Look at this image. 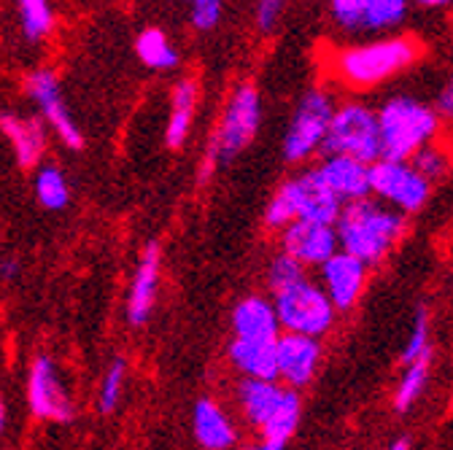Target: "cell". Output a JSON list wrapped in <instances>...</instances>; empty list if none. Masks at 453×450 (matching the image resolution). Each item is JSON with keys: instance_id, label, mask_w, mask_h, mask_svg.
I'll return each instance as SVG.
<instances>
[{"instance_id": "cell-1", "label": "cell", "mask_w": 453, "mask_h": 450, "mask_svg": "<svg viewBox=\"0 0 453 450\" xmlns=\"http://www.w3.org/2000/svg\"><path fill=\"white\" fill-rule=\"evenodd\" d=\"M405 230V216L372 197L346 202L334 221L337 248L367 267L380 264L403 240Z\"/></svg>"}, {"instance_id": "cell-2", "label": "cell", "mask_w": 453, "mask_h": 450, "mask_svg": "<svg viewBox=\"0 0 453 450\" xmlns=\"http://www.w3.org/2000/svg\"><path fill=\"white\" fill-rule=\"evenodd\" d=\"M416 60H418V43L405 35H391V38H378L343 49L332 65L343 84L354 89H370L394 79L396 73L408 71Z\"/></svg>"}, {"instance_id": "cell-3", "label": "cell", "mask_w": 453, "mask_h": 450, "mask_svg": "<svg viewBox=\"0 0 453 450\" xmlns=\"http://www.w3.org/2000/svg\"><path fill=\"white\" fill-rule=\"evenodd\" d=\"M378 135H380V159L411 162V156L429 146L440 133V119L434 111L408 95L388 97L378 111Z\"/></svg>"}, {"instance_id": "cell-4", "label": "cell", "mask_w": 453, "mask_h": 450, "mask_svg": "<svg viewBox=\"0 0 453 450\" xmlns=\"http://www.w3.org/2000/svg\"><path fill=\"white\" fill-rule=\"evenodd\" d=\"M259 125H262V100L257 87L238 84L230 100H226L219 127L205 149L200 181H208L213 171H219V164H230L233 159H238L257 138Z\"/></svg>"}, {"instance_id": "cell-5", "label": "cell", "mask_w": 453, "mask_h": 450, "mask_svg": "<svg viewBox=\"0 0 453 450\" xmlns=\"http://www.w3.org/2000/svg\"><path fill=\"white\" fill-rule=\"evenodd\" d=\"M324 156H354L365 164L380 159L378 117L365 103L334 105L332 119L321 143Z\"/></svg>"}, {"instance_id": "cell-6", "label": "cell", "mask_w": 453, "mask_h": 450, "mask_svg": "<svg viewBox=\"0 0 453 450\" xmlns=\"http://www.w3.org/2000/svg\"><path fill=\"white\" fill-rule=\"evenodd\" d=\"M273 308L278 326L289 334H303L321 340L332 329L337 310L332 308L326 292L313 284V280H300V284L273 294Z\"/></svg>"}, {"instance_id": "cell-7", "label": "cell", "mask_w": 453, "mask_h": 450, "mask_svg": "<svg viewBox=\"0 0 453 450\" xmlns=\"http://www.w3.org/2000/svg\"><path fill=\"white\" fill-rule=\"evenodd\" d=\"M332 111H334V103H332L329 92L308 89L300 97L295 114H292V122H289V130L283 135V146H280L283 159L292 164H300V162L311 159L316 151H321Z\"/></svg>"}, {"instance_id": "cell-8", "label": "cell", "mask_w": 453, "mask_h": 450, "mask_svg": "<svg viewBox=\"0 0 453 450\" xmlns=\"http://www.w3.org/2000/svg\"><path fill=\"white\" fill-rule=\"evenodd\" d=\"M429 192L432 184L413 171L411 162L378 159L370 164V194L396 213H418L426 205Z\"/></svg>"}, {"instance_id": "cell-9", "label": "cell", "mask_w": 453, "mask_h": 450, "mask_svg": "<svg viewBox=\"0 0 453 450\" xmlns=\"http://www.w3.org/2000/svg\"><path fill=\"white\" fill-rule=\"evenodd\" d=\"M411 0H329L332 22L351 35H372L400 27Z\"/></svg>"}, {"instance_id": "cell-10", "label": "cell", "mask_w": 453, "mask_h": 450, "mask_svg": "<svg viewBox=\"0 0 453 450\" xmlns=\"http://www.w3.org/2000/svg\"><path fill=\"white\" fill-rule=\"evenodd\" d=\"M25 92L41 108L43 119L51 125L57 138H60L68 149L81 151L84 149V135H81L79 125L73 122L71 111H68V105L63 100L60 81H57L54 71H49V68L30 71L27 79H25Z\"/></svg>"}, {"instance_id": "cell-11", "label": "cell", "mask_w": 453, "mask_h": 450, "mask_svg": "<svg viewBox=\"0 0 453 450\" xmlns=\"http://www.w3.org/2000/svg\"><path fill=\"white\" fill-rule=\"evenodd\" d=\"M27 405H30V413L41 421H57V423L73 421V402L63 388V380L57 375L51 356L46 354L35 356L30 364Z\"/></svg>"}, {"instance_id": "cell-12", "label": "cell", "mask_w": 453, "mask_h": 450, "mask_svg": "<svg viewBox=\"0 0 453 450\" xmlns=\"http://www.w3.org/2000/svg\"><path fill=\"white\" fill-rule=\"evenodd\" d=\"M278 194L289 202L295 221H316V224H332L334 227L340 210H343V202L329 192V187L321 181L316 167L289 179L278 189Z\"/></svg>"}, {"instance_id": "cell-13", "label": "cell", "mask_w": 453, "mask_h": 450, "mask_svg": "<svg viewBox=\"0 0 453 450\" xmlns=\"http://www.w3.org/2000/svg\"><path fill=\"white\" fill-rule=\"evenodd\" d=\"M340 248L332 224L292 221L289 227L280 230V254L292 256L303 267H321Z\"/></svg>"}, {"instance_id": "cell-14", "label": "cell", "mask_w": 453, "mask_h": 450, "mask_svg": "<svg viewBox=\"0 0 453 450\" xmlns=\"http://www.w3.org/2000/svg\"><path fill=\"white\" fill-rule=\"evenodd\" d=\"M319 270H321V284L319 286L326 292L332 308L337 313L340 310H351L357 305V300L362 297L365 286H367L370 267L362 264L359 259L349 256L346 251H337Z\"/></svg>"}, {"instance_id": "cell-15", "label": "cell", "mask_w": 453, "mask_h": 450, "mask_svg": "<svg viewBox=\"0 0 453 450\" xmlns=\"http://www.w3.org/2000/svg\"><path fill=\"white\" fill-rule=\"evenodd\" d=\"M275 359H278V380L297 391L316 378L321 364V343L313 340V337L283 332L275 340Z\"/></svg>"}, {"instance_id": "cell-16", "label": "cell", "mask_w": 453, "mask_h": 450, "mask_svg": "<svg viewBox=\"0 0 453 450\" xmlns=\"http://www.w3.org/2000/svg\"><path fill=\"white\" fill-rule=\"evenodd\" d=\"M159 272H162V254L159 243H149L138 259L133 272V284L127 292V321L130 326H143L154 310L157 292H159Z\"/></svg>"}, {"instance_id": "cell-17", "label": "cell", "mask_w": 453, "mask_h": 450, "mask_svg": "<svg viewBox=\"0 0 453 450\" xmlns=\"http://www.w3.org/2000/svg\"><path fill=\"white\" fill-rule=\"evenodd\" d=\"M316 171L343 205L370 197V164L354 156H324V162L316 164Z\"/></svg>"}, {"instance_id": "cell-18", "label": "cell", "mask_w": 453, "mask_h": 450, "mask_svg": "<svg viewBox=\"0 0 453 450\" xmlns=\"http://www.w3.org/2000/svg\"><path fill=\"white\" fill-rule=\"evenodd\" d=\"M192 431L203 450H233L238 445V429L216 400L203 397L192 410Z\"/></svg>"}, {"instance_id": "cell-19", "label": "cell", "mask_w": 453, "mask_h": 450, "mask_svg": "<svg viewBox=\"0 0 453 450\" xmlns=\"http://www.w3.org/2000/svg\"><path fill=\"white\" fill-rule=\"evenodd\" d=\"M280 326L273 300L251 294L233 308V337L241 340H278Z\"/></svg>"}, {"instance_id": "cell-20", "label": "cell", "mask_w": 453, "mask_h": 450, "mask_svg": "<svg viewBox=\"0 0 453 450\" xmlns=\"http://www.w3.org/2000/svg\"><path fill=\"white\" fill-rule=\"evenodd\" d=\"M226 356H230V364L249 380H278L275 340H241V337H233Z\"/></svg>"}, {"instance_id": "cell-21", "label": "cell", "mask_w": 453, "mask_h": 450, "mask_svg": "<svg viewBox=\"0 0 453 450\" xmlns=\"http://www.w3.org/2000/svg\"><path fill=\"white\" fill-rule=\"evenodd\" d=\"M283 393H287V388H283L278 380H249V378H243L238 383V405H241L243 418L254 429L262 431L265 423L278 410Z\"/></svg>"}, {"instance_id": "cell-22", "label": "cell", "mask_w": 453, "mask_h": 450, "mask_svg": "<svg viewBox=\"0 0 453 450\" xmlns=\"http://www.w3.org/2000/svg\"><path fill=\"white\" fill-rule=\"evenodd\" d=\"M0 133L9 138L19 167L30 171V167H35L41 162L43 149H46V130L41 127L38 119L4 114V117H0Z\"/></svg>"}, {"instance_id": "cell-23", "label": "cell", "mask_w": 453, "mask_h": 450, "mask_svg": "<svg viewBox=\"0 0 453 450\" xmlns=\"http://www.w3.org/2000/svg\"><path fill=\"white\" fill-rule=\"evenodd\" d=\"M195 108H197V81L181 79L173 87V95H170V117H167V130H165L167 149L179 151L187 143L192 122H195Z\"/></svg>"}, {"instance_id": "cell-24", "label": "cell", "mask_w": 453, "mask_h": 450, "mask_svg": "<svg viewBox=\"0 0 453 450\" xmlns=\"http://www.w3.org/2000/svg\"><path fill=\"white\" fill-rule=\"evenodd\" d=\"M135 54H138V60L151 71H173L181 63L179 51L170 46L167 35L159 27H146L138 33Z\"/></svg>"}, {"instance_id": "cell-25", "label": "cell", "mask_w": 453, "mask_h": 450, "mask_svg": "<svg viewBox=\"0 0 453 450\" xmlns=\"http://www.w3.org/2000/svg\"><path fill=\"white\" fill-rule=\"evenodd\" d=\"M300 418H303V400H300V393L292 391V388H287V393H283L278 410L273 413V418L262 429V439L287 445L292 439V434L297 431Z\"/></svg>"}, {"instance_id": "cell-26", "label": "cell", "mask_w": 453, "mask_h": 450, "mask_svg": "<svg viewBox=\"0 0 453 450\" xmlns=\"http://www.w3.org/2000/svg\"><path fill=\"white\" fill-rule=\"evenodd\" d=\"M17 11H19L22 35L30 43H41L43 38L51 35V30H54L51 0H17Z\"/></svg>"}, {"instance_id": "cell-27", "label": "cell", "mask_w": 453, "mask_h": 450, "mask_svg": "<svg viewBox=\"0 0 453 450\" xmlns=\"http://www.w3.org/2000/svg\"><path fill=\"white\" fill-rule=\"evenodd\" d=\"M429 370H432V354H426V356H421V359H416L413 364L405 367V375H403L400 385H396V391H394L396 413H408L418 402V397L426 388V380H429Z\"/></svg>"}, {"instance_id": "cell-28", "label": "cell", "mask_w": 453, "mask_h": 450, "mask_svg": "<svg viewBox=\"0 0 453 450\" xmlns=\"http://www.w3.org/2000/svg\"><path fill=\"white\" fill-rule=\"evenodd\" d=\"M35 197L46 210H63L71 202V187L57 164L38 167L35 176Z\"/></svg>"}, {"instance_id": "cell-29", "label": "cell", "mask_w": 453, "mask_h": 450, "mask_svg": "<svg viewBox=\"0 0 453 450\" xmlns=\"http://www.w3.org/2000/svg\"><path fill=\"white\" fill-rule=\"evenodd\" d=\"M432 354V329H429V310L426 305H418L413 313V326L408 334V343L403 348V364H413L416 359Z\"/></svg>"}, {"instance_id": "cell-30", "label": "cell", "mask_w": 453, "mask_h": 450, "mask_svg": "<svg viewBox=\"0 0 453 450\" xmlns=\"http://www.w3.org/2000/svg\"><path fill=\"white\" fill-rule=\"evenodd\" d=\"M125 375H127V364L125 359H113L111 367L105 370V378L100 383V397H97V410L103 416L113 413L122 400V388H125Z\"/></svg>"}, {"instance_id": "cell-31", "label": "cell", "mask_w": 453, "mask_h": 450, "mask_svg": "<svg viewBox=\"0 0 453 450\" xmlns=\"http://www.w3.org/2000/svg\"><path fill=\"white\" fill-rule=\"evenodd\" d=\"M300 280H305V267L287 254L273 256V262L267 264V286L273 294L300 284Z\"/></svg>"}, {"instance_id": "cell-32", "label": "cell", "mask_w": 453, "mask_h": 450, "mask_svg": "<svg viewBox=\"0 0 453 450\" xmlns=\"http://www.w3.org/2000/svg\"><path fill=\"white\" fill-rule=\"evenodd\" d=\"M411 164H413V171L424 179V181H440L448 171H450V159H448V154L440 149V146H434V143H429V146H424V149H418L413 156H411Z\"/></svg>"}, {"instance_id": "cell-33", "label": "cell", "mask_w": 453, "mask_h": 450, "mask_svg": "<svg viewBox=\"0 0 453 450\" xmlns=\"http://www.w3.org/2000/svg\"><path fill=\"white\" fill-rule=\"evenodd\" d=\"M184 4L189 6V19L197 30L208 33V30L219 27L224 0H184Z\"/></svg>"}, {"instance_id": "cell-34", "label": "cell", "mask_w": 453, "mask_h": 450, "mask_svg": "<svg viewBox=\"0 0 453 450\" xmlns=\"http://www.w3.org/2000/svg\"><path fill=\"white\" fill-rule=\"evenodd\" d=\"M292 221H295V213H292L289 202L275 192L273 200H270L267 208H265V224H267L270 230H278V233H280L283 227H289Z\"/></svg>"}, {"instance_id": "cell-35", "label": "cell", "mask_w": 453, "mask_h": 450, "mask_svg": "<svg viewBox=\"0 0 453 450\" xmlns=\"http://www.w3.org/2000/svg\"><path fill=\"white\" fill-rule=\"evenodd\" d=\"M289 0H257V11H254V19H257V27L262 33H273L283 9H287Z\"/></svg>"}, {"instance_id": "cell-36", "label": "cell", "mask_w": 453, "mask_h": 450, "mask_svg": "<svg viewBox=\"0 0 453 450\" xmlns=\"http://www.w3.org/2000/svg\"><path fill=\"white\" fill-rule=\"evenodd\" d=\"M432 111H434V117H437V119L453 122V73H450V76L445 79V84L440 87Z\"/></svg>"}, {"instance_id": "cell-37", "label": "cell", "mask_w": 453, "mask_h": 450, "mask_svg": "<svg viewBox=\"0 0 453 450\" xmlns=\"http://www.w3.org/2000/svg\"><path fill=\"white\" fill-rule=\"evenodd\" d=\"M19 270H22L19 259H4V262H0V278H4V280H14L19 275Z\"/></svg>"}, {"instance_id": "cell-38", "label": "cell", "mask_w": 453, "mask_h": 450, "mask_svg": "<svg viewBox=\"0 0 453 450\" xmlns=\"http://www.w3.org/2000/svg\"><path fill=\"white\" fill-rule=\"evenodd\" d=\"M246 450H287V445H278V442H270V439H259V442L249 445Z\"/></svg>"}, {"instance_id": "cell-39", "label": "cell", "mask_w": 453, "mask_h": 450, "mask_svg": "<svg viewBox=\"0 0 453 450\" xmlns=\"http://www.w3.org/2000/svg\"><path fill=\"white\" fill-rule=\"evenodd\" d=\"M6 421H9V410H6V402L0 397V434L6 431Z\"/></svg>"}, {"instance_id": "cell-40", "label": "cell", "mask_w": 453, "mask_h": 450, "mask_svg": "<svg viewBox=\"0 0 453 450\" xmlns=\"http://www.w3.org/2000/svg\"><path fill=\"white\" fill-rule=\"evenodd\" d=\"M418 6H426V9H440V6H448L450 0H416Z\"/></svg>"}, {"instance_id": "cell-41", "label": "cell", "mask_w": 453, "mask_h": 450, "mask_svg": "<svg viewBox=\"0 0 453 450\" xmlns=\"http://www.w3.org/2000/svg\"><path fill=\"white\" fill-rule=\"evenodd\" d=\"M388 450H411V442H408L405 437H400V439H394V442H391Z\"/></svg>"}]
</instances>
